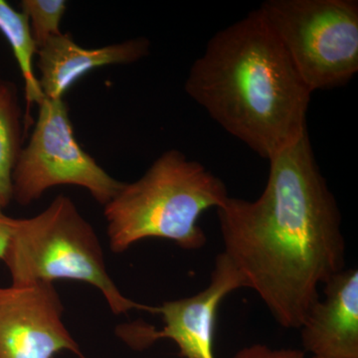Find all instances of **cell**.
Here are the masks:
<instances>
[{
  "mask_svg": "<svg viewBox=\"0 0 358 358\" xmlns=\"http://www.w3.org/2000/svg\"><path fill=\"white\" fill-rule=\"evenodd\" d=\"M185 89L213 121L263 159L308 133L313 93L258 9L211 37Z\"/></svg>",
  "mask_w": 358,
  "mask_h": 358,
  "instance_id": "obj_2",
  "label": "cell"
},
{
  "mask_svg": "<svg viewBox=\"0 0 358 358\" xmlns=\"http://www.w3.org/2000/svg\"><path fill=\"white\" fill-rule=\"evenodd\" d=\"M2 262L13 286L75 280L99 289L115 315L134 310L157 315V307L136 303L120 291L108 272L100 238L66 195H58L33 217L13 218Z\"/></svg>",
  "mask_w": 358,
  "mask_h": 358,
  "instance_id": "obj_4",
  "label": "cell"
},
{
  "mask_svg": "<svg viewBox=\"0 0 358 358\" xmlns=\"http://www.w3.org/2000/svg\"><path fill=\"white\" fill-rule=\"evenodd\" d=\"M246 288L243 277L225 254L215 260L208 286L188 298L164 301L157 307L164 327L145 322L122 327L120 336L131 348L145 350L159 339H171L183 358H215L214 331L219 306L228 294Z\"/></svg>",
  "mask_w": 358,
  "mask_h": 358,
  "instance_id": "obj_7",
  "label": "cell"
},
{
  "mask_svg": "<svg viewBox=\"0 0 358 358\" xmlns=\"http://www.w3.org/2000/svg\"><path fill=\"white\" fill-rule=\"evenodd\" d=\"M228 199L218 176L183 152L166 150L103 206L110 248L122 254L141 240L157 238L188 251L201 249L207 238L200 216Z\"/></svg>",
  "mask_w": 358,
  "mask_h": 358,
  "instance_id": "obj_3",
  "label": "cell"
},
{
  "mask_svg": "<svg viewBox=\"0 0 358 358\" xmlns=\"http://www.w3.org/2000/svg\"><path fill=\"white\" fill-rule=\"evenodd\" d=\"M258 10L312 93L357 74V0H267Z\"/></svg>",
  "mask_w": 358,
  "mask_h": 358,
  "instance_id": "obj_5",
  "label": "cell"
},
{
  "mask_svg": "<svg viewBox=\"0 0 358 358\" xmlns=\"http://www.w3.org/2000/svg\"><path fill=\"white\" fill-rule=\"evenodd\" d=\"M13 199L27 206L59 185L85 188L98 203H109L124 182L110 176L78 143L64 99L45 98L29 140L13 167Z\"/></svg>",
  "mask_w": 358,
  "mask_h": 358,
  "instance_id": "obj_6",
  "label": "cell"
},
{
  "mask_svg": "<svg viewBox=\"0 0 358 358\" xmlns=\"http://www.w3.org/2000/svg\"><path fill=\"white\" fill-rule=\"evenodd\" d=\"M268 160L258 199L216 209L223 253L280 326L300 329L320 285L345 268L341 211L308 133Z\"/></svg>",
  "mask_w": 358,
  "mask_h": 358,
  "instance_id": "obj_1",
  "label": "cell"
},
{
  "mask_svg": "<svg viewBox=\"0 0 358 358\" xmlns=\"http://www.w3.org/2000/svg\"><path fill=\"white\" fill-rule=\"evenodd\" d=\"M24 124L17 88L0 76V203L4 208L13 200L11 178L23 147Z\"/></svg>",
  "mask_w": 358,
  "mask_h": 358,
  "instance_id": "obj_11",
  "label": "cell"
},
{
  "mask_svg": "<svg viewBox=\"0 0 358 358\" xmlns=\"http://www.w3.org/2000/svg\"><path fill=\"white\" fill-rule=\"evenodd\" d=\"M62 301L50 282L0 287V358H85L63 322Z\"/></svg>",
  "mask_w": 358,
  "mask_h": 358,
  "instance_id": "obj_8",
  "label": "cell"
},
{
  "mask_svg": "<svg viewBox=\"0 0 358 358\" xmlns=\"http://www.w3.org/2000/svg\"><path fill=\"white\" fill-rule=\"evenodd\" d=\"M20 7L29 20L38 50L52 37L60 34L61 21L67 10L64 0H22Z\"/></svg>",
  "mask_w": 358,
  "mask_h": 358,
  "instance_id": "obj_13",
  "label": "cell"
},
{
  "mask_svg": "<svg viewBox=\"0 0 358 358\" xmlns=\"http://www.w3.org/2000/svg\"><path fill=\"white\" fill-rule=\"evenodd\" d=\"M313 358H324V357H313Z\"/></svg>",
  "mask_w": 358,
  "mask_h": 358,
  "instance_id": "obj_16",
  "label": "cell"
},
{
  "mask_svg": "<svg viewBox=\"0 0 358 358\" xmlns=\"http://www.w3.org/2000/svg\"><path fill=\"white\" fill-rule=\"evenodd\" d=\"M11 221L13 217H9L4 213V207L0 203V261L3 260L6 255L7 244L10 237Z\"/></svg>",
  "mask_w": 358,
  "mask_h": 358,
  "instance_id": "obj_15",
  "label": "cell"
},
{
  "mask_svg": "<svg viewBox=\"0 0 358 358\" xmlns=\"http://www.w3.org/2000/svg\"><path fill=\"white\" fill-rule=\"evenodd\" d=\"M0 32L13 49L24 82L25 100L29 110L32 103L38 106L45 99L38 77L34 72L38 47L33 38L27 16L22 11L16 10L6 0H0Z\"/></svg>",
  "mask_w": 358,
  "mask_h": 358,
  "instance_id": "obj_12",
  "label": "cell"
},
{
  "mask_svg": "<svg viewBox=\"0 0 358 358\" xmlns=\"http://www.w3.org/2000/svg\"><path fill=\"white\" fill-rule=\"evenodd\" d=\"M300 327L306 352L324 358H358V270L343 268L324 284Z\"/></svg>",
  "mask_w": 358,
  "mask_h": 358,
  "instance_id": "obj_9",
  "label": "cell"
},
{
  "mask_svg": "<svg viewBox=\"0 0 358 358\" xmlns=\"http://www.w3.org/2000/svg\"><path fill=\"white\" fill-rule=\"evenodd\" d=\"M145 37L85 48L66 33L52 37L37 52L39 84L45 98L64 99L68 90L91 71L112 65L138 62L150 53Z\"/></svg>",
  "mask_w": 358,
  "mask_h": 358,
  "instance_id": "obj_10",
  "label": "cell"
},
{
  "mask_svg": "<svg viewBox=\"0 0 358 358\" xmlns=\"http://www.w3.org/2000/svg\"><path fill=\"white\" fill-rule=\"evenodd\" d=\"M233 358H305L298 350H273L267 345H253L241 348Z\"/></svg>",
  "mask_w": 358,
  "mask_h": 358,
  "instance_id": "obj_14",
  "label": "cell"
}]
</instances>
